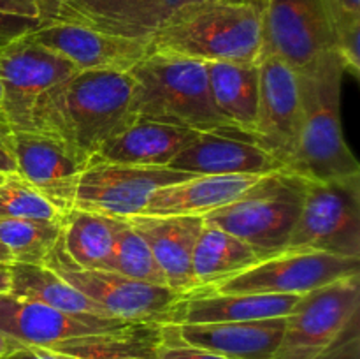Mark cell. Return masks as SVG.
I'll return each mask as SVG.
<instances>
[{
	"label": "cell",
	"mask_w": 360,
	"mask_h": 359,
	"mask_svg": "<svg viewBox=\"0 0 360 359\" xmlns=\"http://www.w3.org/2000/svg\"><path fill=\"white\" fill-rule=\"evenodd\" d=\"M252 246L236 236L204 222L193 250V277L197 289L211 287L259 263Z\"/></svg>",
	"instance_id": "obj_25"
},
{
	"label": "cell",
	"mask_w": 360,
	"mask_h": 359,
	"mask_svg": "<svg viewBox=\"0 0 360 359\" xmlns=\"http://www.w3.org/2000/svg\"><path fill=\"white\" fill-rule=\"evenodd\" d=\"M262 176L253 175H197L183 182L162 187L150 197L141 215H199L234 203Z\"/></svg>",
	"instance_id": "obj_21"
},
{
	"label": "cell",
	"mask_w": 360,
	"mask_h": 359,
	"mask_svg": "<svg viewBox=\"0 0 360 359\" xmlns=\"http://www.w3.org/2000/svg\"><path fill=\"white\" fill-rule=\"evenodd\" d=\"M60 239L76 266L108 271L115 243V217L72 208L63 215Z\"/></svg>",
	"instance_id": "obj_27"
},
{
	"label": "cell",
	"mask_w": 360,
	"mask_h": 359,
	"mask_svg": "<svg viewBox=\"0 0 360 359\" xmlns=\"http://www.w3.org/2000/svg\"><path fill=\"white\" fill-rule=\"evenodd\" d=\"M306 178L276 171L262 176L239 199L204 215V222L252 246L260 260L283 252L297 222Z\"/></svg>",
	"instance_id": "obj_5"
},
{
	"label": "cell",
	"mask_w": 360,
	"mask_h": 359,
	"mask_svg": "<svg viewBox=\"0 0 360 359\" xmlns=\"http://www.w3.org/2000/svg\"><path fill=\"white\" fill-rule=\"evenodd\" d=\"M164 341L206 348L232 359H273L285 329V317L243 322L160 324Z\"/></svg>",
	"instance_id": "obj_17"
},
{
	"label": "cell",
	"mask_w": 360,
	"mask_h": 359,
	"mask_svg": "<svg viewBox=\"0 0 360 359\" xmlns=\"http://www.w3.org/2000/svg\"><path fill=\"white\" fill-rule=\"evenodd\" d=\"M162 341L160 324L134 322L123 329L70 338L48 348L83 359H155V352Z\"/></svg>",
	"instance_id": "obj_24"
},
{
	"label": "cell",
	"mask_w": 360,
	"mask_h": 359,
	"mask_svg": "<svg viewBox=\"0 0 360 359\" xmlns=\"http://www.w3.org/2000/svg\"><path fill=\"white\" fill-rule=\"evenodd\" d=\"M199 134L186 127L137 120L122 134L105 141L91 162L167 168Z\"/></svg>",
	"instance_id": "obj_22"
},
{
	"label": "cell",
	"mask_w": 360,
	"mask_h": 359,
	"mask_svg": "<svg viewBox=\"0 0 360 359\" xmlns=\"http://www.w3.org/2000/svg\"><path fill=\"white\" fill-rule=\"evenodd\" d=\"M2 218L62 220L63 213H60L21 176L6 175V178L0 182V220Z\"/></svg>",
	"instance_id": "obj_30"
},
{
	"label": "cell",
	"mask_w": 360,
	"mask_h": 359,
	"mask_svg": "<svg viewBox=\"0 0 360 359\" xmlns=\"http://www.w3.org/2000/svg\"><path fill=\"white\" fill-rule=\"evenodd\" d=\"M108 271L146 284L165 285V277L150 246L127 218H115V243Z\"/></svg>",
	"instance_id": "obj_29"
},
{
	"label": "cell",
	"mask_w": 360,
	"mask_h": 359,
	"mask_svg": "<svg viewBox=\"0 0 360 359\" xmlns=\"http://www.w3.org/2000/svg\"><path fill=\"white\" fill-rule=\"evenodd\" d=\"M60 238L46 257L44 266L97 303L108 315L130 322L165 324L169 312L183 294L174 292L167 285L146 284L115 271L76 266L67 257Z\"/></svg>",
	"instance_id": "obj_8"
},
{
	"label": "cell",
	"mask_w": 360,
	"mask_h": 359,
	"mask_svg": "<svg viewBox=\"0 0 360 359\" xmlns=\"http://www.w3.org/2000/svg\"><path fill=\"white\" fill-rule=\"evenodd\" d=\"M299 294H238L211 289L183 294L169 312L165 324L243 322L287 317L299 301Z\"/></svg>",
	"instance_id": "obj_20"
},
{
	"label": "cell",
	"mask_w": 360,
	"mask_h": 359,
	"mask_svg": "<svg viewBox=\"0 0 360 359\" xmlns=\"http://www.w3.org/2000/svg\"><path fill=\"white\" fill-rule=\"evenodd\" d=\"M74 63L28 35L0 53L2 109L11 130H34L39 97L76 73Z\"/></svg>",
	"instance_id": "obj_11"
},
{
	"label": "cell",
	"mask_w": 360,
	"mask_h": 359,
	"mask_svg": "<svg viewBox=\"0 0 360 359\" xmlns=\"http://www.w3.org/2000/svg\"><path fill=\"white\" fill-rule=\"evenodd\" d=\"M155 359H232L227 355L217 354V352L206 351V348L192 347L185 344H174V341H162L155 352Z\"/></svg>",
	"instance_id": "obj_33"
},
{
	"label": "cell",
	"mask_w": 360,
	"mask_h": 359,
	"mask_svg": "<svg viewBox=\"0 0 360 359\" xmlns=\"http://www.w3.org/2000/svg\"><path fill=\"white\" fill-rule=\"evenodd\" d=\"M255 2L262 25V56L274 55L299 70L334 48L333 28L322 0Z\"/></svg>",
	"instance_id": "obj_12"
},
{
	"label": "cell",
	"mask_w": 360,
	"mask_h": 359,
	"mask_svg": "<svg viewBox=\"0 0 360 359\" xmlns=\"http://www.w3.org/2000/svg\"><path fill=\"white\" fill-rule=\"evenodd\" d=\"M127 220L150 246L164 273L165 285L179 294L197 291L192 259L204 218L199 215H136Z\"/></svg>",
	"instance_id": "obj_18"
},
{
	"label": "cell",
	"mask_w": 360,
	"mask_h": 359,
	"mask_svg": "<svg viewBox=\"0 0 360 359\" xmlns=\"http://www.w3.org/2000/svg\"><path fill=\"white\" fill-rule=\"evenodd\" d=\"M63 0H37L39 6V18H41V23L48 21L51 18V14L55 13L56 7L62 4Z\"/></svg>",
	"instance_id": "obj_37"
},
{
	"label": "cell",
	"mask_w": 360,
	"mask_h": 359,
	"mask_svg": "<svg viewBox=\"0 0 360 359\" xmlns=\"http://www.w3.org/2000/svg\"><path fill=\"white\" fill-rule=\"evenodd\" d=\"M334 39L360 27V0H322Z\"/></svg>",
	"instance_id": "obj_31"
},
{
	"label": "cell",
	"mask_w": 360,
	"mask_h": 359,
	"mask_svg": "<svg viewBox=\"0 0 360 359\" xmlns=\"http://www.w3.org/2000/svg\"><path fill=\"white\" fill-rule=\"evenodd\" d=\"M11 294L42 303L67 313H91L111 317L95 301L67 284L44 264L11 263Z\"/></svg>",
	"instance_id": "obj_26"
},
{
	"label": "cell",
	"mask_w": 360,
	"mask_h": 359,
	"mask_svg": "<svg viewBox=\"0 0 360 359\" xmlns=\"http://www.w3.org/2000/svg\"><path fill=\"white\" fill-rule=\"evenodd\" d=\"M16 175L30 183L60 213L74 208L77 185L91 158L39 130H11Z\"/></svg>",
	"instance_id": "obj_14"
},
{
	"label": "cell",
	"mask_w": 360,
	"mask_h": 359,
	"mask_svg": "<svg viewBox=\"0 0 360 359\" xmlns=\"http://www.w3.org/2000/svg\"><path fill=\"white\" fill-rule=\"evenodd\" d=\"M62 220L46 218H2L0 243L13 256V263L44 264L62 236Z\"/></svg>",
	"instance_id": "obj_28"
},
{
	"label": "cell",
	"mask_w": 360,
	"mask_h": 359,
	"mask_svg": "<svg viewBox=\"0 0 360 359\" xmlns=\"http://www.w3.org/2000/svg\"><path fill=\"white\" fill-rule=\"evenodd\" d=\"M0 127H9V125H7L6 115H4V109H2V84H0ZM9 129H11V127H9Z\"/></svg>",
	"instance_id": "obj_42"
},
{
	"label": "cell",
	"mask_w": 360,
	"mask_h": 359,
	"mask_svg": "<svg viewBox=\"0 0 360 359\" xmlns=\"http://www.w3.org/2000/svg\"><path fill=\"white\" fill-rule=\"evenodd\" d=\"M4 178H6V175H0V182H2Z\"/></svg>",
	"instance_id": "obj_43"
},
{
	"label": "cell",
	"mask_w": 360,
	"mask_h": 359,
	"mask_svg": "<svg viewBox=\"0 0 360 359\" xmlns=\"http://www.w3.org/2000/svg\"><path fill=\"white\" fill-rule=\"evenodd\" d=\"M206 65L217 111L253 139L259 109V63L206 62Z\"/></svg>",
	"instance_id": "obj_23"
},
{
	"label": "cell",
	"mask_w": 360,
	"mask_h": 359,
	"mask_svg": "<svg viewBox=\"0 0 360 359\" xmlns=\"http://www.w3.org/2000/svg\"><path fill=\"white\" fill-rule=\"evenodd\" d=\"M192 176L197 175L157 165L91 162L81 175L74 208L115 218L136 217L158 189Z\"/></svg>",
	"instance_id": "obj_10"
},
{
	"label": "cell",
	"mask_w": 360,
	"mask_h": 359,
	"mask_svg": "<svg viewBox=\"0 0 360 359\" xmlns=\"http://www.w3.org/2000/svg\"><path fill=\"white\" fill-rule=\"evenodd\" d=\"M134 122L132 77L112 70H76L46 90L34 109V130L56 137L88 158Z\"/></svg>",
	"instance_id": "obj_1"
},
{
	"label": "cell",
	"mask_w": 360,
	"mask_h": 359,
	"mask_svg": "<svg viewBox=\"0 0 360 359\" xmlns=\"http://www.w3.org/2000/svg\"><path fill=\"white\" fill-rule=\"evenodd\" d=\"M28 37L62 55L77 70L129 73L151 51V39L108 34L65 21L41 23Z\"/></svg>",
	"instance_id": "obj_16"
},
{
	"label": "cell",
	"mask_w": 360,
	"mask_h": 359,
	"mask_svg": "<svg viewBox=\"0 0 360 359\" xmlns=\"http://www.w3.org/2000/svg\"><path fill=\"white\" fill-rule=\"evenodd\" d=\"M42 351L46 352V355H48L49 359H83V358H74V355L60 354V352H53V351H49V348H42ZM130 359H136V358H130Z\"/></svg>",
	"instance_id": "obj_40"
},
{
	"label": "cell",
	"mask_w": 360,
	"mask_h": 359,
	"mask_svg": "<svg viewBox=\"0 0 360 359\" xmlns=\"http://www.w3.org/2000/svg\"><path fill=\"white\" fill-rule=\"evenodd\" d=\"M285 250L360 259V175L306 180L304 201Z\"/></svg>",
	"instance_id": "obj_6"
},
{
	"label": "cell",
	"mask_w": 360,
	"mask_h": 359,
	"mask_svg": "<svg viewBox=\"0 0 360 359\" xmlns=\"http://www.w3.org/2000/svg\"><path fill=\"white\" fill-rule=\"evenodd\" d=\"M301 120L297 73L278 56H262L259 62V109L253 139L287 171H290L297 153Z\"/></svg>",
	"instance_id": "obj_13"
},
{
	"label": "cell",
	"mask_w": 360,
	"mask_h": 359,
	"mask_svg": "<svg viewBox=\"0 0 360 359\" xmlns=\"http://www.w3.org/2000/svg\"><path fill=\"white\" fill-rule=\"evenodd\" d=\"M9 136V127H0V175H16V162L11 151Z\"/></svg>",
	"instance_id": "obj_34"
},
{
	"label": "cell",
	"mask_w": 360,
	"mask_h": 359,
	"mask_svg": "<svg viewBox=\"0 0 360 359\" xmlns=\"http://www.w3.org/2000/svg\"><path fill=\"white\" fill-rule=\"evenodd\" d=\"M0 263H13V256H11V252L2 245V243H0Z\"/></svg>",
	"instance_id": "obj_41"
},
{
	"label": "cell",
	"mask_w": 360,
	"mask_h": 359,
	"mask_svg": "<svg viewBox=\"0 0 360 359\" xmlns=\"http://www.w3.org/2000/svg\"><path fill=\"white\" fill-rule=\"evenodd\" d=\"M360 275V259L313 250H283L241 273L214 284L211 291L238 294H306L341 278Z\"/></svg>",
	"instance_id": "obj_9"
},
{
	"label": "cell",
	"mask_w": 360,
	"mask_h": 359,
	"mask_svg": "<svg viewBox=\"0 0 360 359\" xmlns=\"http://www.w3.org/2000/svg\"><path fill=\"white\" fill-rule=\"evenodd\" d=\"M129 74L137 120L248 137L214 108L206 62L150 51Z\"/></svg>",
	"instance_id": "obj_3"
},
{
	"label": "cell",
	"mask_w": 360,
	"mask_h": 359,
	"mask_svg": "<svg viewBox=\"0 0 360 359\" xmlns=\"http://www.w3.org/2000/svg\"><path fill=\"white\" fill-rule=\"evenodd\" d=\"M11 289V264L0 263V294Z\"/></svg>",
	"instance_id": "obj_38"
},
{
	"label": "cell",
	"mask_w": 360,
	"mask_h": 359,
	"mask_svg": "<svg viewBox=\"0 0 360 359\" xmlns=\"http://www.w3.org/2000/svg\"><path fill=\"white\" fill-rule=\"evenodd\" d=\"M167 168L190 175H253L283 171V165L253 139L220 132H200Z\"/></svg>",
	"instance_id": "obj_19"
},
{
	"label": "cell",
	"mask_w": 360,
	"mask_h": 359,
	"mask_svg": "<svg viewBox=\"0 0 360 359\" xmlns=\"http://www.w3.org/2000/svg\"><path fill=\"white\" fill-rule=\"evenodd\" d=\"M151 51L200 62L259 63L262 25L255 0H190L151 35Z\"/></svg>",
	"instance_id": "obj_2"
},
{
	"label": "cell",
	"mask_w": 360,
	"mask_h": 359,
	"mask_svg": "<svg viewBox=\"0 0 360 359\" xmlns=\"http://www.w3.org/2000/svg\"><path fill=\"white\" fill-rule=\"evenodd\" d=\"M360 275L306 292L285 317V329L273 359H320L345 340L357 324Z\"/></svg>",
	"instance_id": "obj_7"
},
{
	"label": "cell",
	"mask_w": 360,
	"mask_h": 359,
	"mask_svg": "<svg viewBox=\"0 0 360 359\" xmlns=\"http://www.w3.org/2000/svg\"><path fill=\"white\" fill-rule=\"evenodd\" d=\"M0 11L2 13L21 14V16L39 18L37 0H0Z\"/></svg>",
	"instance_id": "obj_35"
},
{
	"label": "cell",
	"mask_w": 360,
	"mask_h": 359,
	"mask_svg": "<svg viewBox=\"0 0 360 359\" xmlns=\"http://www.w3.org/2000/svg\"><path fill=\"white\" fill-rule=\"evenodd\" d=\"M41 25L39 18L21 16V14L2 13L0 11V53L9 48L13 42L34 32Z\"/></svg>",
	"instance_id": "obj_32"
},
{
	"label": "cell",
	"mask_w": 360,
	"mask_h": 359,
	"mask_svg": "<svg viewBox=\"0 0 360 359\" xmlns=\"http://www.w3.org/2000/svg\"><path fill=\"white\" fill-rule=\"evenodd\" d=\"M21 347V344H18V341L11 340V338L4 336V334H0V358L6 354H9V352H13L14 348Z\"/></svg>",
	"instance_id": "obj_39"
},
{
	"label": "cell",
	"mask_w": 360,
	"mask_h": 359,
	"mask_svg": "<svg viewBox=\"0 0 360 359\" xmlns=\"http://www.w3.org/2000/svg\"><path fill=\"white\" fill-rule=\"evenodd\" d=\"M0 359H49L46 352L41 347H28V345H21V347L14 348L9 354L2 355Z\"/></svg>",
	"instance_id": "obj_36"
},
{
	"label": "cell",
	"mask_w": 360,
	"mask_h": 359,
	"mask_svg": "<svg viewBox=\"0 0 360 359\" xmlns=\"http://www.w3.org/2000/svg\"><path fill=\"white\" fill-rule=\"evenodd\" d=\"M130 320L91 313H67L42 303L0 294V334L28 347H51L58 341L109 333L130 326Z\"/></svg>",
	"instance_id": "obj_15"
},
{
	"label": "cell",
	"mask_w": 360,
	"mask_h": 359,
	"mask_svg": "<svg viewBox=\"0 0 360 359\" xmlns=\"http://www.w3.org/2000/svg\"><path fill=\"white\" fill-rule=\"evenodd\" d=\"M297 73L301 136L290 171L306 180L360 175L357 158L341 130V83L345 67L336 49H327Z\"/></svg>",
	"instance_id": "obj_4"
}]
</instances>
